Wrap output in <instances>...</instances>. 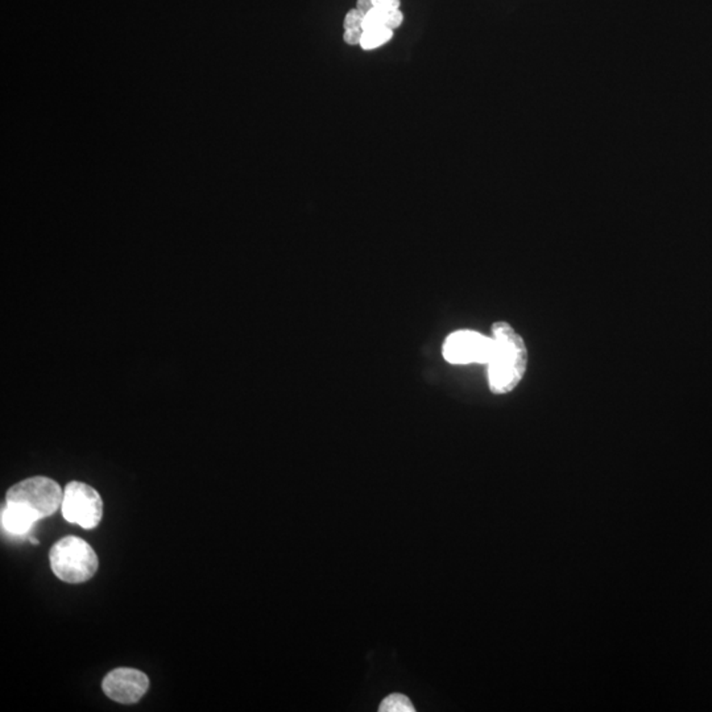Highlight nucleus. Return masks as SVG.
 Returning a JSON list of instances; mask_svg holds the SVG:
<instances>
[{"mask_svg":"<svg viewBox=\"0 0 712 712\" xmlns=\"http://www.w3.org/2000/svg\"><path fill=\"white\" fill-rule=\"evenodd\" d=\"M387 15H388V11L385 10H380V8H374L372 11H369L365 16V21H363V31H369V30H374V28H381V27H385L387 24ZM387 28V27H385Z\"/></svg>","mask_w":712,"mask_h":712,"instance_id":"nucleus-10","label":"nucleus"},{"mask_svg":"<svg viewBox=\"0 0 712 712\" xmlns=\"http://www.w3.org/2000/svg\"><path fill=\"white\" fill-rule=\"evenodd\" d=\"M365 14H362L358 8H354L351 11H348L347 15L345 17V21H343V27H345V31L346 30H356V28H362L363 27V21H365ZM363 30V28H362Z\"/></svg>","mask_w":712,"mask_h":712,"instance_id":"nucleus-11","label":"nucleus"},{"mask_svg":"<svg viewBox=\"0 0 712 712\" xmlns=\"http://www.w3.org/2000/svg\"><path fill=\"white\" fill-rule=\"evenodd\" d=\"M64 492L57 481L47 476H34L12 485L5 497V504L21 505L38 518H45L61 508Z\"/></svg>","mask_w":712,"mask_h":712,"instance_id":"nucleus-3","label":"nucleus"},{"mask_svg":"<svg viewBox=\"0 0 712 712\" xmlns=\"http://www.w3.org/2000/svg\"><path fill=\"white\" fill-rule=\"evenodd\" d=\"M374 1V5L376 8H380V10H385V11H392V10H398L400 8V0H372Z\"/></svg>","mask_w":712,"mask_h":712,"instance_id":"nucleus-14","label":"nucleus"},{"mask_svg":"<svg viewBox=\"0 0 712 712\" xmlns=\"http://www.w3.org/2000/svg\"><path fill=\"white\" fill-rule=\"evenodd\" d=\"M49 562L58 579L73 584L91 579L100 566L94 549L74 536L64 537L51 547Z\"/></svg>","mask_w":712,"mask_h":712,"instance_id":"nucleus-2","label":"nucleus"},{"mask_svg":"<svg viewBox=\"0 0 712 712\" xmlns=\"http://www.w3.org/2000/svg\"><path fill=\"white\" fill-rule=\"evenodd\" d=\"M402 20H404V15L402 12L398 10H392V11H388V15H387V24L385 27L391 31L393 30H398V27L402 24Z\"/></svg>","mask_w":712,"mask_h":712,"instance_id":"nucleus-12","label":"nucleus"},{"mask_svg":"<svg viewBox=\"0 0 712 712\" xmlns=\"http://www.w3.org/2000/svg\"><path fill=\"white\" fill-rule=\"evenodd\" d=\"M30 541H31V542H32V544H34V545H36V544H37V545H38V541H37V540H34V538H31V540H30Z\"/></svg>","mask_w":712,"mask_h":712,"instance_id":"nucleus-16","label":"nucleus"},{"mask_svg":"<svg viewBox=\"0 0 712 712\" xmlns=\"http://www.w3.org/2000/svg\"><path fill=\"white\" fill-rule=\"evenodd\" d=\"M150 687V679L143 673L131 667H119L108 673L102 683L103 693L110 699L122 704H133L139 702Z\"/></svg>","mask_w":712,"mask_h":712,"instance_id":"nucleus-6","label":"nucleus"},{"mask_svg":"<svg viewBox=\"0 0 712 712\" xmlns=\"http://www.w3.org/2000/svg\"><path fill=\"white\" fill-rule=\"evenodd\" d=\"M442 352L451 365H488L494 354V338L472 330H459L448 335Z\"/></svg>","mask_w":712,"mask_h":712,"instance_id":"nucleus-5","label":"nucleus"},{"mask_svg":"<svg viewBox=\"0 0 712 712\" xmlns=\"http://www.w3.org/2000/svg\"><path fill=\"white\" fill-rule=\"evenodd\" d=\"M392 34H393V31H391L385 27L365 31L360 45L365 50L376 49L381 45H384L385 43H388L392 38Z\"/></svg>","mask_w":712,"mask_h":712,"instance_id":"nucleus-8","label":"nucleus"},{"mask_svg":"<svg viewBox=\"0 0 712 712\" xmlns=\"http://www.w3.org/2000/svg\"><path fill=\"white\" fill-rule=\"evenodd\" d=\"M363 34L365 31L362 28H356V30H346L345 31V41L347 43L348 45H356V44H360L362 43V38H363Z\"/></svg>","mask_w":712,"mask_h":712,"instance_id":"nucleus-13","label":"nucleus"},{"mask_svg":"<svg viewBox=\"0 0 712 712\" xmlns=\"http://www.w3.org/2000/svg\"><path fill=\"white\" fill-rule=\"evenodd\" d=\"M380 712H414L415 709L408 696L402 694H391L381 702Z\"/></svg>","mask_w":712,"mask_h":712,"instance_id":"nucleus-9","label":"nucleus"},{"mask_svg":"<svg viewBox=\"0 0 712 712\" xmlns=\"http://www.w3.org/2000/svg\"><path fill=\"white\" fill-rule=\"evenodd\" d=\"M38 518L21 505L5 504L1 509V527L14 536H24L31 531Z\"/></svg>","mask_w":712,"mask_h":712,"instance_id":"nucleus-7","label":"nucleus"},{"mask_svg":"<svg viewBox=\"0 0 712 712\" xmlns=\"http://www.w3.org/2000/svg\"><path fill=\"white\" fill-rule=\"evenodd\" d=\"M494 354L488 363L490 389L495 395L512 392L528 367V349L522 338L507 322L492 326Z\"/></svg>","mask_w":712,"mask_h":712,"instance_id":"nucleus-1","label":"nucleus"},{"mask_svg":"<svg viewBox=\"0 0 712 712\" xmlns=\"http://www.w3.org/2000/svg\"><path fill=\"white\" fill-rule=\"evenodd\" d=\"M61 512L67 522L83 529H94L103 517V501L93 487L81 481H70L64 491Z\"/></svg>","mask_w":712,"mask_h":712,"instance_id":"nucleus-4","label":"nucleus"},{"mask_svg":"<svg viewBox=\"0 0 712 712\" xmlns=\"http://www.w3.org/2000/svg\"><path fill=\"white\" fill-rule=\"evenodd\" d=\"M356 8H358L362 14L367 15L369 11H372V10L375 8V5H374V1H372V0H358V1H356Z\"/></svg>","mask_w":712,"mask_h":712,"instance_id":"nucleus-15","label":"nucleus"}]
</instances>
